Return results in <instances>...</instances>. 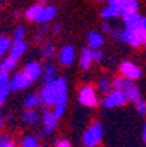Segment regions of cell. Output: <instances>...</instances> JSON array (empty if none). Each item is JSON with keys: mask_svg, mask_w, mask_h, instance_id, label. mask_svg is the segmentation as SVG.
Returning a JSON list of instances; mask_svg holds the SVG:
<instances>
[{"mask_svg": "<svg viewBox=\"0 0 146 147\" xmlns=\"http://www.w3.org/2000/svg\"><path fill=\"white\" fill-rule=\"evenodd\" d=\"M118 70H120V73H121V76L123 77H126V79H129V80H137V79H140L142 77V69L139 67V66H136L133 61H123L121 64L118 66Z\"/></svg>", "mask_w": 146, "mask_h": 147, "instance_id": "cell-6", "label": "cell"}, {"mask_svg": "<svg viewBox=\"0 0 146 147\" xmlns=\"http://www.w3.org/2000/svg\"><path fill=\"white\" fill-rule=\"evenodd\" d=\"M9 83H10L9 73H6V71H3V70H0V88L9 85Z\"/></svg>", "mask_w": 146, "mask_h": 147, "instance_id": "cell-33", "label": "cell"}, {"mask_svg": "<svg viewBox=\"0 0 146 147\" xmlns=\"http://www.w3.org/2000/svg\"><path fill=\"white\" fill-rule=\"evenodd\" d=\"M98 2H105V0H98Z\"/></svg>", "mask_w": 146, "mask_h": 147, "instance_id": "cell-44", "label": "cell"}, {"mask_svg": "<svg viewBox=\"0 0 146 147\" xmlns=\"http://www.w3.org/2000/svg\"><path fill=\"white\" fill-rule=\"evenodd\" d=\"M0 138H2V136H0Z\"/></svg>", "mask_w": 146, "mask_h": 147, "instance_id": "cell-45", "label": "cell"}, {"mask_svg": "<svg viewBox=\"0 0 146 147\" xmlns=\"http://www.w3.org/2000/svg\"><path fill=\"white\" fill-rule=\"evenodd\" d=\"M77 99L79 102L86 108H94L96 107L98 103V95H96V90L94 86L91 85H86V86H82L79 89V93H77Z\"/></svg>", "mask_w": 146, "mask_h": 147, "instance_id": "cell-5", "label": "cell"}, {"mask_svg": "<svg viewBox=\"0 0 146 147\" xmlns=\"http://www.w3.org/2000/svg\"><path fill=\"white\" fill-rule=\"evenodd\" d=\"M54 147H72V144H70L67 140H58Z\"/></svg>", "mask_w": 146, "mask_h": 147, "instance_id": "cell-36", "label": "cell"}, {"mask_svg": "<svg viewBox=\"0 0 146 147\" xmlns=\"http://www.w3.org/2000/svg\"><path fill=\"white\" fill-rule=\"evenodd\" d=\"M57 15V9L54 7V6H51V5H48V6H44L43 7V12H41V15H39V19H38V24H48L50 20H53L54 19V16Z\"/></svg>", "mask_w": 146, "mask_h": 147, "instance_id": "cell-15", "label": "cell"}, {"mask_svg": "<svg viewBox=\"0 0 146 147\" xmlns=\"http://www.w3.org/2000/svg\"><path fill=\"white\" fill-rule=\"evenodd\" d=\"M31 85H32V83L29 82V79L22 71H20V73H15L13 77L10 79V88H12V90H25Z\"/></svg>", "mask_w": 146, "mask_h": 147, "instance_id": "cell-11", "label": "cell"}, {"mask_svg": "<svg viewBox=\"0 0 146 147\" xmlns=\"http://www.w3.org/2000/svg\"><path fill=\"white\" fill-rule=\"evenodd\" d=\"M57 122H58V119L54 117L53 111H50V109H44V111H43V114H41V124H43V134H44V136L51 134V133L56 130V127H57Z\"/></svg>", "mask_w": 146, "mask_h": 147, "instance_id": "cell-7", "label": "cell"}, {"mask_svg": "<svg viewBox=\"0 0 146 147\" xmlns=\"http://www.w3.org/2000/svg\"><path fill=\"white\" fill-rule=\"evenodd\" d=\"M45 34H47V26H41L39 31L35 34V41L37 42H41V41L45 38Z\"/></svg>", "mask_w": 146, "mask_h": 147, "instance_id": "cell-34", "label": "cell"}, {"mask_svg": "<svg viewBox=\"0 0 146 147\" xmlns=\"http://www.w3.org/2000/svg\"><path fill=\"white\" fill-rule=\"evenodd\" d=\"M28 50V44L26 41H15V42H12V47H10V57H13L15 60H19L20 57H22Z\"/></svg>", "mask_w": 146, "mask_h": 147, "instance_id": "cell-14", "label": "cell"}, {"mask_svg": "<svg viewBox=\"0 0 146 147\" xmlns=\"http://www.w3.org/2000/svg\"><path fill=\"white\" fill-rule=\"evenodd\" d=\"M53 32L54 34H60L61 32V25L60 24H54L53 25Z\"/></svg>", "mask_w": 146, "mask_h": 147, "instance_id": "cell-39", "label": "cell"}, {"mask_svg": "<svg viewBox=\"0 0 146 147\" xmlns=\"http://www.w3.org/2000/svg\"><path fill=\"white\" fill-rule=\"evenodd\" d=\"M22 73L29 79L31 83H34V82H37L41 76H43V66H41L38 61H29V63H26V64L24 66Z\"/></svg>", "mask_w": 146, "mask_h": 147, "instance_id": "cell-10", "label": "cell"}, {"mask_svg": "<svg viewBox=\"0 0 146 147\" xmlns=\"http://www.w3.org/2000/svg\"><path fill=\"white\" fill-rule=\"evenodd\" d=\"M38 105H41V99H39V95L37 93H29L25 96L24 99V107L26 109H34L35 107H38Z\"/></svg>", "mask_w": 146, "mask_h": 147, "instance_id": "cell-22", "label": "cell"}, {"mask_svg": "<svg viewBox=\"0 0 146 147\" xmlns=\"http://www.w3.org/2000/svg\"><path fill=\"white\" fill-rule=\"evenodd\" d=\"M25 34H26V31H25V28L24 26H16L15 28V31H13V42L15 41H25L24 38H25Z\"/></svg>", "mask_w": 146, "mask_h": 147, "instance_id": "cell-29", "label": "cell"}, {"mask_svg": "<svg viewBox=\"0 0 146 147\" xmlns=\"http://www.w3.org/2000/svg\"><path fill=\"white\" fill-rule=\"evenodd\" d=\"M102 134H104L102 124L101 122H92L82 136L83 147H96L102 140Z\"/></svg>", "mask_w": 146, "mask_h": 147, "instance_id": "cell-4", "label": "cell"}, {"mask_svg": "<svg viewBox=\"0 0 146 147\" xmlns=\"http://www.w3.org/2000/svg\"><path fill=\"white\" fill-rule=\"evenodd\" d=\"M58 63L61 66H72L73 63H75V58H76V50L73 45H65V47H61L60 51H58Z\"/></svg>", "mask_w": 146, "mask_h": 147, "instance_id": "cell-9", "label": "cell"}, {"mask_svg": "<svg viewBox=\"0 0 146 147\" xmlns=\"http://www.w3.org/2000/svg\"><path fill=\"white\" fill-rule=\"evenodd\" d=\"M120 15H121L120 9L113 7V6H107V7H104V9L101 10V16L105 19V20H108V19H115V18H118Z\"/></svg>", "mask_w": 146, "mask_h": 147, "instance_id": "cell-24", "label": "cell"}, {"mask_svg": "<svg viewBox=\"0 0 146 147\" xmlns=\"http://www.w3.org/2000/svg\"><path fill=\"white\" fill-rule=\"evenodd\" d=\"M39 3H47V6H48V3H50V0H38Z\"/></svg>", "mask_w": 146, "mask_h": 147, "instance_id": "cell-43", "label": "cell"}, {"mask_svg": "<svg viewBox=\"0 0 146 147\" xmlns=\"http://www.w3.org/2000/svg\"><path fill=\"white\" fill-rule=\"evenodd\" d=\"M139 29H142L143 32H146V16L142 18V22H140V28Z\"/></svg>", "mask_w": 146, "mask_h": 147, "instance_id": "cell-40", "label": "cell"}, {"mask_svg": "<svg viewBox=\"0 0 146 147\" xmlns=\"http://www.w3.org/2000/svg\"><path fill=\"white\" fill-rule=\"evenodd\" d=\"M43 5H34L31 7H28L25 10V18L28 20H31V22H38V19H39V15L41 12H43Z\"/></svg>", "mask_w": 146, "mask_h": 147, "instance_id": "cell-20", "label": "cell"}, {"mask_svg": "<svg viewBox=\"0 0 146 147\" xmlns=\"http://www.w3.org/2000/svg\"><path fill=\"white\" fill-rule=\"evenodd\" d=\"M92 58L95 63H101L104 60V53L102 50H92Z\"/></svg>", "mask_w": 146, "mask_h": 147, "instance_id": "cell-35", "label": "cell"}, {"mask_svg": "<svg viewBox=\"0 0 146 147\" xmlns=\"http://www.w3.org/2000/svg\"><path fill=\"white\" fill-rule=\"evenodd\" d=\"M41 54H43V57L48 61L51 60L54 55H56V45L53 42H50V41H47V42L43 44V48H41Z\"/></svg>", "mask_w": 146, "mask_h": 147, "instance_id": "cell-23", "label": "cell"}, {"mask_svg": "<svg viewBox=\"0 0 146 147\" xmlns=\"http://www.w3.org/2000/svg\"><path fill=\"white\" fill-rule=\"evenodd\" d=\"M16 66H18V60H15V58L10 57V55L5 57L2 61H0V70H3V71H6V73L13 71V70L16 69Z\"/></svg>", "mask_w": 146, "mask_h": 147, "instance_id": "cell-21", "label": "cell"}, {"mask_svg": "<svg viewBox=\"0 0 146 147\" xmlns=\"http://www.w3.org/2000/svg\"><path fill=\"white\" fill-rule=\"evenodd\" d=\"M3 124H5V121H3V117H2V114H0V128L3 127Z\"/></svg>", "mask_w": 146, "mask_h": 147, "instance_id": "cell-42", "label": "cell"}, {"mask_svg": "<svg viewBox=\"0 0 146 147\" xmlns=\"http://www.w3.org/2000/svg\"><path fill=\"white\" fill-rule=\"evenodd\" d=\"M0 147H16V144H15V141L10 136L5 134V136H2V138H0Z\"/></svg>", "mask_w": 146, "mask_h": 147, "instance_id": "cell-30", "label": "cell"}, {"mask_svg": "<svg viewBox=\"0 0 146 147\" xmlns=\"http://www.w3.org/2000/svg\"><path fill=\"white\" fill-rule=\"evenodd\" d=\"M54 80H56V67L51 63H47L43 67V82H44V85H48V83Z\"/></svg>", "mask_w": 146, "mask_h": 147, "instance_id": "cell-19", "label": "cell"}, {"mask_svg": "<svg viewBox=\"0 0 146 147\" xmlns=\"http://www.w3.org/2000/svg\"><path fill=\"white\" fill-rule=\"evenodd\" d=\"M137 9H139V2L137 0H121V5H120L121 15L137 13Z\"/></svg>", "mask_w": 146, "mask_h": 147, "instance_id": "cell-18", "label": "cell"}, {"mask_svg": "<svg viewBox=\"0 0 146 147\" xmlns=\"http://www.w3.org/2000/svg\"><path fill=\"white\" fill-rule=\"evenodd\" d=\"M107 2H108V6H113V7H117V9H120L121 0H107Z\"/></svg>", "mask_w": 146, "mask_h": 147, "instance_id": "cell-37", "label": "cell"}, {"mask_svg": "<svg viewBox=\"0 0 146 147\" xmlns=\"http://www.w3.org/2000/svg\"><path fill=\"white\" fill-rule=\"evenodd\" d=\"M20 147H41L39 141L37 137L34 136H25L22 140H20Z\"/></svg>", "mask_w": 146, "mask_h": 147, "instance_id": "cell-27", "label": "cell"}, {"mask_svg": "<svg viewBox=\"0 0 146 147\" xmlns=\"http://www.w3.org/2000/svg\"><path fill=\"white\" fill-rule=\"evenodd\" d=\"M94 58H92V50L88 48H83L79 54V66L82 70H89V67L92 66Z\"/></svg>", "mask_w": 146, "mask_h": 147, "instance_id": "cell-13", "label": "cell"}, {"mask_svg": "<svg viewBox=\"0 0 146 147\" xmlns=\"http://www.w3.org/2000/svg\"><path fill=\"white\" fill-rule=\"evenodd\" d=\"M66 108H67V102H60V103H57L56 107L53 108V114H54V117H56L57 119H60L61 117L65 115Z\"/></svg>", "mask_w": 146, "mask_h": 147, "instance_id": "cell-28", "label": "cell"}, {"mask_svg": "<svg viewBox=\"0 0 146 147\" xmlns=\"http://www.w3.org/2000/svg\"><path fill=\"white\" fill-rule=\"evenodd\" d=\"M136 111H137L140 115H146V100L139 99V100L136 102Z\"/></svg>", "mask_w": 146, "mask_h": 147, "instance_id": "cell-32", "label": "cell"}, {"mask_svg": "<svg viewBox=\"0 0 146 147\" xmlns=\"http://www.w3.org/2000/svg\"><path fill=\"white\" fill-rule=\"evenodd\" d=\"M41 105L56 107L60 102H67V82L65 77H57L54 82L44 85L39 90Z\"/></svg>", "mask_w": 146, "mask_h": 147, "instance_id": "cell-1", "label": "cell"}, {"mask_svg": "<svg viewBox=\"0 0 146 147\" xmlns=\"http://www.w3.org/2000/svg\"><path fill=\"white\" fill-rule=\"evenodd\" d=\"M96 88H98V90H99L101 93H104V95H108V93L111 92L113 85H111V82H110L107 77H101V79L98 80V85H96Z\"/></svg>", "mask_w": 146, "mask_h": 147, "instance_id": "cell-25", "label": "cell"}, {"mask_svg": "<svg viewBox=\"0 0 146 147\" xmlns=\"http://www.w3.org/2000/svg\"><path fill=\"white\" fill-rule=\"evenodd\" d=\"M123 16V24L126 26V29H139L140 28V22H142V16L139 13H126L121 15Z\"/></svg>", "mask_w": 146, "mask_h": 147, "instance_id": "cell-12", "label": "cell"}, {"mask_svg": "<svg viewBox=\"0 0 146 147\" xmlns=\"http://www.w3.org/2000/svg\"><path fill=\"white\" fill-rule=\"evenodd\" d=\"M111 85H113V89L120 92L121 95H124V98L127 99V102H137L140 98V90L139 88L136 86V83L133 80H129L126 77H123V76H118V77H114L113 82H111Z\"/></svg>", "mask_w": 146, "mask_h": 147, "instance_id": "cell-2", "label": "cell"}, {"mask_svg": "<svg viewBox=\"0 0 146 147\" xmlns=\"http://www.w3.org/2000/svg\"><path fill=\"white\" fill-rule=\"evenodd\" d=\"M102 31H104V32H110V34H111V31H113V29H111V25H110L108 22H104V24H102Z\"/></svg>", "mask_w": 146, "mask_h": 147, "instance_id": "cell-38", "label": "cell"}, {"mask_svg": "<svg viewBox=\"0 0 146 147\" xmlns=\"http://www.w3.org/2000/svg\"><path fill=\"white\" fill-rule=\"evenodd\" d=\"M86 41L91 50H99L104 45V36L98 32H89L86 35Z\"/></svg>", "mask_w": 146, "mask_h": 147, "instance_id": "cell-16", "label": "cell"}, {"mask_svg": "<svg viewBox=\"0 0 146 147\" xmlns=\"http://www.w3.org/2000/svg\"><path fill=\"white\" fill-rule=\"evenodd\" d=\"M111 36L114 39H120L121 42L129 44L132 47H139V45H146V32L142 29H114L111 31Z\"/></svg>", "mask_w": 146, "mask_h": 147, "instance_id": "cell-3", "label": "cell"}, {"mask_svg": "<svg viewBox=\"0 0 146 147\" xmlns=\"http://www.w3.org/2000/svg\"><path fill=\"white\" fill-rule=\"evenodd\" d=\"M10 92H12L10 83H9V85H6V86H2V88H0V107L3 105V102L6 100V96H7Z\"/></svg>", "mask_w": 146, "mask_h": 147, "instance_id": "cell-31", "label": "cell"}, {"mask_svg": "<svg viewBox=\"0 0 146 147\" xmlns=\"http://www.w3.org/2000/svg\"><path fill=\"white\" fill-rule=\"evenodd\" d=\"M10 47H12L10 38H7L5 35H0V57L5 55L6 53H9L10 51Z\"/></svg>", "mask_w": 146, "mask_h": 147, "instance_id": "cell-26", "label": "cell"}, {"mask_svg": "<svg viewBox=\"0 0 146 147\" xmlns=\"http://www.w3.org/2000/svg\"><path fill=\"white\" fill-rule=\"evenodd\" d=\"M142 138H143V141L146 143V124L143 125V130H142Z\"/></svg>", "mask_w": 146, "mask_h": 147, "instance_id": "cell-41", "label": "cell"}, {"mask_svg": "<svg viewBox=\"0 0 146 147\" xmlns=\"http://www.w3.org/2000/svg\"><path fill=\"white\" fill-rule=\"evenodd\" d=\"M22 119L26 125H37L38 122H41V115L35 109H25L22 114Z\"/></svg>", "mask_w": 146, "mask_h": 147, "instance_id": "cell-17", "label": "cell"}, {"mask_svg": "<svg viewBox=\"0 0 146 147\" xmlns=\"http://www.w3.org/2000/svg\"><path fill=\"white\" fill-rule=\"evenodd\" d=\"M127 102V99L124 98V95H121L120 92L117 90H111L108 95H105L102 100V107L107 108V109H113V108H117V107H121Z\"/></svg>", "mask_w": 146, "mask_h": 147, "instance_id": "cell-8", "label": "cell"}]
</instances>
